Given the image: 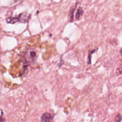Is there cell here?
I'll list each match as a JSON object with an SVG mask.
<instances>
[{
	"mask_svg": "<svg viewBox=\"0 0 122 122\" xmlns=\"http://www.w3.org/2000/svg\"><path fill=\"white\" fill-rule=\"evenodd\" d=\"M30 15H28L27 13H21L19 15L14 17H8L6 19V21L8 23H15L17 22L26 23L29 21Z\"/></svg>",
	"mask_w": 122,
	"mask_h": 122,
	"instance_id": "6da1fadb",
	"label": "cell"
},
{
	"mask_svg": "<svg viewBox=\"0 0 122 122\" xmlns=\"http://www.w3.org/2000/svg\"><path fill=\"white\" fill-rule=\"evenodd\" d=\"M37 58V54L35 50H29L25 53L24 57V64H33Z\"/></svg>",
	"mask_w": 122,
	"mask_h": 122,
	"instance_id": "7a4b0ae2",
	"label": "cell"
},
{
	"mask_svg": "<svg viewBox=\"0 0 122 122\" xmlns=\"http://www.w3.org/2000/svg\"><path fill=\"white\" fill-rule=\"evenodd\" d=\"M54 116L50 113H44L41 116V121L42 122H51L53 120V118Z\"/></svg>",
	"mask_w": 122,
	"mask_h": 122,
	"instance_id": "3957f363",
	"label": "cell"
},
{
	"mask_svg": "<svg viewBox=\"0 0 122 122\" xmlns=\"http://www.w3.org/2000/svg\"><path fill=\"white\" fill-rule=\"evenodd\" d=\"M83 13H84V11H83V8L82 7H79L77 9L76 14H75V19H76V20H78L79 19H81L82 15H83Z\"/></svg>",
	"mask_w": 122,
	"mask_h": 122,
	"instance_id": "277c9868",
	"label": "cell"
},
{
	"mask_svg": "<svg viewBox=\"0 0 122 122\" xmlns=\"http://www.w3.org/2000/svg\"><path fill=\"white\" fill-rule=\"evenodd\" d=\"M77 4L71 7L70 10V22H73L74 21V13H75V10L77 7Z\"/></svg>",
	"mask_w": 122,
	"mask_h": 122,
	"instance_id": "5b68a950",
	"label": "cell"
},
{
	"mask_svg": "<svg viewBox=\"0 0 122 122\" xmlns=\"http://www.w3.org/2000/svg\"><path fill=\"white\" fill-rule=\"evenodd\" d=\"M96 50H93L92 51H89V56H88V64H91V58H92V54L95 52Z\"/></svg>",
	"mask_w": 122,
	"mask_h": 122,
	"instance_id": "8992f818",
	"label": "cell"
},
{
	"mask_svg": "<svg viewBox=\"0 0 122 122\" xmlns=\"http://www.w3.org/2000/svg\"><path fill=\"white\" fill-rule=\"evenodd\" d=\"M122 120V116L121 114L119 113L118 114H117V116L115 117V122H121Z\"/></svg>",
	"mask_w": 122,
	"mask_h": 122,
	"instance_id": "52a82bcc",
	"label": "cell"
},
{
	"mask_svg": "<svg viewBox=\"0 0 122 122\" xmlns=\"http://www.w3.org/2000/svg\"><path fill=\"white\" fill-rule=\"evenodd\" d=\"M0 122H4V119L3 117V113L1 112V115L0 116Z\"/></svg>",
	"mask_w": 122,
	"mask_h": 122,
	"instance_id": "ba28073f",
	"label": "cell"
},
{
	"mask_svg": "<svg viewBox=\"0 0 122 122\" xmlns=\"http://www.w3.org/2000/svg\"><path fill=\"white\" fill-rule=\"evenodd\" d=\"M121 73H122V69H118L117 70V75H120V74Z\"/></svg>",
	"mask_w": 122,
	"mask_h": 122,
	"instance_id": "9c48e42d",
	"label": "cell"
},
{
	"mask_svg": "<svg viewBox=\"0 0 122 122\" xmlns=\"http://www.w3.org/2000/svg\"><path fill=\"white\" fill-rule=\"evenodd\" d=\"M0 95H1V92H0Z\"/></svg>",
	"mask_w": 122,
	"mask_h": 122,
	"instance_id": "30bf717a",
	"label": "cell"
}]
</instances>
